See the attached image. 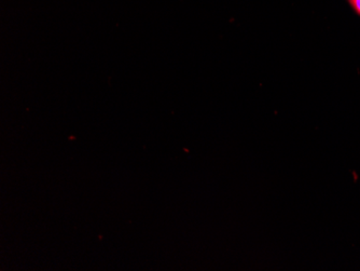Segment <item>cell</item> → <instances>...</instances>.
Here are the masks:
<instances>
[{
  "label": "cell",
  "mask_w": 360,
  "mask_h": 271,
  "mask_svg": "<svg viewBox=\"0 0 360 271\" xmlns=\"http://www.w3.org/2000/svg\"><path fill=\"white\" fill-rule=\"evenodd\" d=\"M349 1L352 7H353L355 11L360 15V0H349Z\"/></svg>",
  "instance_id": "1"
}]
</instances>
